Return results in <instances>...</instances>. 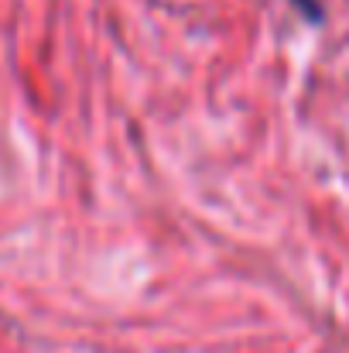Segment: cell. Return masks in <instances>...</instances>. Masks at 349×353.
Listing matches in <instances>:
<instances>
[{"label": "cell", "mask_w": 349, "mask_h": 353, "mask_svg": "<svg viewBox=\"0 0 349 353\" xmlns=\"http://www.w3.org/2000/svg\"><path fill=\"white\" fill-rule=\"evenodd\" d=\"M291 3H295V7L312 21V24H319V21L326 17V10H322V3H319V0H291Z\"/></svg>", "instance_id": "obj_1"}]
</instances>
